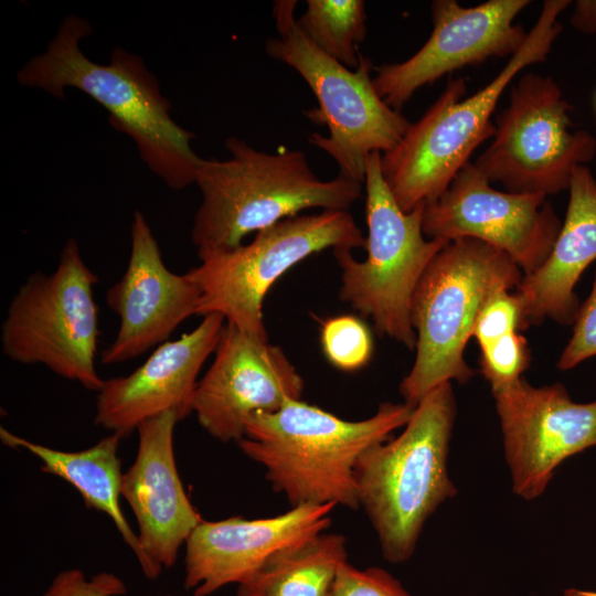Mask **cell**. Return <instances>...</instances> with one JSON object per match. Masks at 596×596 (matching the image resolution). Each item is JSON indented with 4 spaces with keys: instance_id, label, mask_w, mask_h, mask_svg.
<instances>
[{
    "instance_id": "cell-8",
    "label": "cell",
    "mask_w": 596,
    "mask_h": 596,
    "mask_svg": "<svg viewBox=\"0 0 596 596\" xmlns=\"http://www.w3.org/2000/svg\"><path fill=\"white\" fill-rule=\"evenodd\" d=\"M381 157L372 152L365 170L366 258L358 260L349 249L333 251L341 269L339 297L370 318L380 336L414 350L413 295L448 242L424 235L425 205L408 213L401 210L384 180Z\"/></svg>"
},
{
    "instance_id": "cell-12",
    "label": "cell",
    "mask_w": 596,
    "mask_h": 596,
    "mask_svg": "<svg viewBox=\"0 0 596 596\" xmlns=\"http://www.w3.org/2000/svg\"><path fill=\"white\" fill-rule=\"evenodd\" d=\"M543 194L502 192L472 162L425 204L423 232L447 242L470 237L508 254L523 275L547 258L562 222Z\"/></svg>"
},
{
    "instance_id": "cell-19",
    "label": "cell",
    "mask_w": 596,
    "mask_h": 596,
    "mask_svg": "<svg viewBox=\"0 0 596 596\" xmlns=\"http://www.w3.org/2000/svg\"><path fill=\"white\" fill-rule=\"evenodd\" d=\"M175 411L142 422L138 450L123 475L120 493L129 503L139 528L141 549L158 577L174 565L179 549L203 521L180 480L173 449Z\"/></svg>"
},
{
    "instance_id": "cell-29",
    "label": "cell",
    "mask_w": 596,
    "mask_h": 596,
    "mask_svg": "<svg viewBox=\"0 0 596 596\" xmlns=\"http://www.w3.org/2000/svg\"><path fill=\"white\" fill-rule=\"evenodd\" d=\"M127 587L121 578L99 572L89 578L77 568L58 573L41 596H123Z\"/></svg>"
},
{
    "instance_id": "cell-28",
    "label": "cell",
    "mask_w": 596,
    "mask_h": 596,
    "mask_svg": "<svg viewBox=\"0 0 596 596\" xmlns=\"http://www.w3.org/2000/svg\"><path fill=\"white\" fill-rule=\"evenodd\" d=\"M596 355V272L587 299L581 304L573 322L572 336L563 349L556 368L567 371Z\"/></svg>"
},
{
    "instance_id": "cell-32",
    "label": "cell",
    "mask_w": 596,
    "mask_h": 596,
    "mask_svg": "<svg viewBox=\"0 0 596 596\" xmlns=\"http://www.w3.org/2000/svg\"><path fill=\"white\" fill-rule=\"evenodd\" d=\"M164 596H168V595H164Z\"/></svg>"
},
{
    "instance_id": "cell-24",
    "label": "cell",
    "mask_w": 596,
    "mask_h": 596,
    "mask_svg": "<svg viewBox=\"0 0 596 596\" xmlns=\"http://www.w3.org/2000/svg\"><path fill=\"white\" fill-rule=\"evenodd\" d=\"M320 341L326 359L342 371L360 370L372 358V334L362 320L351 315L323 321Z\"/></svg>"
},
{
    "instance_id": "cell-23",
    "label": "cell",
    "mask_w": 596,
    "mask_h": 596,
    "mask_svg": "<svg viewBox=\"0 0 596 596\" xmlns=\"http://www.w3.org/2000/svg\"><path fill=\"white\" fill-rule=\"evenodd\" d=\"M297 24L328 56L351 70L359 66V45L368 32L364 1L308 0Z\"/></svg>"
},
{
    "instance_id": "cell-18",
    "label": "cell",
    "mask_w": 596,
    "mask_h": 596,
    "mask_svg": "<svg viewBox=\"0 0 596 596\" xmlns=\"http://www.w3.org/2000/svg\"><path fill=\"white\" fill-rule=\"evenodd\" d=\"M224 326L223 316L206 315L192 331L159 344L130 374L105 380L95 425L124 438L167 411H175L180 421L191 414L199 372L215 352Z\"/></svg>"
},
{
    "instance_id": "cell-30",
    "label": "cell",
    "mask_w": 596,
    "mask_h": 596,
    "mask_svg": "<svg viewBox=\"0 0 596 596\" xmlns=\"http://www.w3.org/2000/svg\"><path fill=\"white\" fill-rule=\"evenodd\" d=\"M571 24L579 32L596 33V0H577L571 15Z\"/></svg>"
},
{
    "instance_id": "cell-14",
    "label": "cell",
    "mask_w": 596,
    "mask_h": 596,
    "mask_svg": "<svg viewBox=\"0 0 596 596\" xmlns=\"http://www.w3.org/2000/svg\"><path fill=\"white\" fill-rule=\"evenodd\" d=\"M530 3L529 0H489L462 7L455 0L433 1L430 36L404 62L374 68L377 94L401 111L417 89L446 74L490 57H511L528 35L514 19Z\"/></svg>"
},
{
    "instance_id": "cell-13",
    "label": "cell",
    "mask_w": 596,
    "mask_h": 596,
    "mask_svg": "<svg viewBox=\"0 0 596 596\" xmlns=\"http://www.w3.org/2000/svg\"><path fill=\"white\" fill-rule=\"evenodd\" d=\"M491 392L519 497H540L563 460L596 446V400L575 403L562 383L535 387L523 376Z\"/></svg>"
},
{
    "instance_id": "cell-22",
    "label": "cell",
    "mask_w": 596,
    "mask_h": 596,
    "mask_svg": "<svg viewBox=\"0 0 596 596\" xmlns=\"http://www.w3.org/2000/svg\"><path fill=\"white\" fill-rule=\"evenodd\" d=\"M347 561L345 538L322 532L270 557L238 584L237 596H329Z\"/></svg>"
},
{
    "instance_id": "cell-20",
    "label": "cell",
    "mask_w": 596,
    "mask_h": 596,
    "mask_svg": "<svg viewBox=\"0 0 596 596\" xmlns=\"http://www.w3.org/2000/svg\"><path fill=\"white\" fill-rule=\"evenodd\" d=\"M568 193L565 220L551 253L514 289L522 309L521 330L545 319L573 324L581 306L576 284L596 262V179L586 166L574 170Z\"/></svg>"
},
{
    "instance_id": "cell-26",
    "label": "cell",
    "mask_w": 596,
    "mask_h": 596,
    "mask_svg": "<svg viewBox=\"0 0 596 596\" xmlns=\"http://www.w3.org/2000/svg\"><path fill=\"white\" fill-rule=\"evenodd\" d=\"M522 309L514 291L493 295L481 309L473 330L479 347H485L511 332L521 331Z\"/></svg>"
},
{
    "instance_id": "cell-31",
    "label": "cell",
    "mask_w": 596,
    "mask_h": 596,
    "mask_svg": "<svg viewBox=\"0 0 596 596\" xmlns=\"http://www.w3.org/2000/svg\"><path fill=\"white\" fill-rule=\"evenodd\" d=\"M564 596H596V592L570 588L564 592Z\"/></svg>"
},
{
    "instance_id": "cell-4",
    "label": "cell",
    "mask_w": 596,
    "mask_h": 596,
    "mask_svg": "<svg viewBox=\"0 0 596 596\" xmlns=\"http://www.w3.org/2000/svg\"><path fill=\"white\" fill-rule=\"evenodd\" d=\"M570 4V0L544 1L524 43L490 83L462 99L465 81H449L401 141L382 153V173L401 210L408 213L436 200L473 150L493 136L491 117L502 93L522 70L547 58L562 32L558 17Z\"/></svg>"
},
{
    "instance_id": "cell-27",
    "label": "cell",
    "mask_w": 596,
    "mask_h": 596,
    "mask_svg": "<svg viewBox=\"0 0 596 596\" xmlns=\"http://www.w3.org/2000/svg\"><path fill=\"white\" fill-rule=\"evenodd\" d=\"M329 596H411L401 583L381 567L356 568L344 562Z\"/></svg>"
},
{
    "instance_id": "cell-17",
    "label": "cell",
    "mask_w": 596,
    "mask_h": 596,
    "mask_svg": "<svg viewBox=\"0 0 596 596\" xmlns=\"http://www.w3.org/2000/svg\"><path fill=\"white\" fill-rule=\"evenodd\" d=\"M336 507L301 504L269 518L203 520L185 543V589L210 596L241 584L277 553L324 532Z\"/></svg>"
},
{
    "instance_id": "cell-10",
    "label": "cell",
    "mask_w": 596,
    "mask_h": 596,
    "mask_svg": "<svg viewBox=\"0 0 596 596\" xmlns=\"http://www.w3.org/2000/svg\"><path fill=\"white\" fill-rule=\"evenodd\" d=\"M348 211L326 210L285 219L248 244L211 253L188 272L201 289L196 316L219 313L237 329L268 339L263 305L274 283L307 257L331 248H365Z\"/></svg>"
},
{
    "instance_id": "cell-21",
    "label": "cell",
    "mask_w": 596,
    "mask_h": 596,
    "mask_svg": "<svg viewBox=\"0 0 596 596\" xmlns=\"http://www.w3.org/2000/svg\"><path fill=\"white\" fill-rule=\"evenodd\" d=\"M0 438L7 446L23 448L42 461L41 470L71 483L88 508L106 513L115 523L125 543L131 549L143 574L156 579L138 535L128 524L119 505L123 475L118 447L121 437L110 434L94 446L79 451H62L30 441L8 429L0 428Z\"/></svg>"
},
{
    "instance_id": "cell-9",
    "label": "cell",
    "mask_w": 596,
    "mask_h": 596,
    "mask_svg": "<svg viewBox=\"0 0 596 596\" xmlns=\"http://www.w3.org/2000/svg\"><path fill=\"white\" fill-rule=\"evenodd\" d=\"M97 281L76 240L68 238L55 270L34 272L9 304L1 326L3 353L18 363L43 364L98 393L105 380L95 366L100 334Z\"/></svg>"
},
{
    "instance_id": "cell-25",
    "label": "cell",
    "mask_w": 596,
    "mask_h": 596,
    "mask_svg": "<svg viewBox=\"0 0 596 596\" xmlns=\"http://www.w3.org/2000/svg\"><path fill=\"white\" fill-rule=\"evenodd\" d=\"M531 351L528 340L519 331L505 334L480 348L479 366L491 390L519 380L528 370Z\"/></svg>"
},
{
    "instance_id": "cell-2",
    "label": "cell",
    "mask_w": 596,
    "mask_h": 596,
    "mask_svg": "<svg viewBox=\"0 0 596 596\" xmlns=\"http://www.w3.org/2000/svg\"><path fill=\"white\" fill-rule=\"evenodd\" d=\"M414 406L384 402L369 418L347 421L301 400L272 413H255L241 450L265 468L273 489L301 504H340L356 510L355 466L370 447L409 421Z\"/></svg>"
},
{
    "instance_id": "cell-16",
    "label": "cell",
    "mask_w": 596,
    "mask_h": 596,
    "mask_svg": "<svg viewBox=\"0 0 596 596\" xmlns=\"http://www.w3.org/2000/svg\"><path fill=\"white\" fill-rule=\"evenodd\" d=\"M131 251L121 278L108 288L107 306L119 317L114 341L103 350V364L130 361L157 344L189 317L196 316L201 289L189 272L172 273L140 211L131 224Z\"/></svg>"
},
{
    "instance_id": "cell-1",
    "label": "cell",
    "mask_w": 596,
    "mask_h": 596,
    "mask_svg": "<svg viewBox=\"0 0 596 596\" xmlns=\"http://www.w3.org/2000/svg\"><path fill=\"white\" fill-rule=\"evenodd\" d=\"M91 33L85 19L66 17L47 49L18 72L19 83L56 98L64 97L66 87L82 91L108 111L110 125L134 140L145 163L170 188L195 183L202 161L191 148L195 136L173 120L155 75L120 47L108 64L89 60L79 41Z\"/></svg>"
},
{
    "instance_id": "cell-3",
    "label": "cell",
    "mask_w": 596,
    "mask_h": 596,
    "mask_svg": "<svg viewBox=\"0 0 596 596\" xmlns=\"http://www.w3.org/2000/svg\"><path fill=\"white\" fill-rule=\"evenodd\" d=\"M225 160L202 159L195 184L202 202L191 241L199 258L242 244L252 232L319 207L348 211L362 198V183L338 174L323 181L300 150L268 153L237 137H228Z\"/></svg>"
},
{
    "instance_id": "cell-5",
    "label": "cell",
    "mask_w": 596,
    "mask_h": 596,
    "mask_svg": "<svg viewBox=\"0 0 596 596\" xmlns=\"http://www.w3.org/2000/svg\"><path fill=\"white\" fill-rule=\"evenodd\" d=\"M456 416L451 382L429 392L395 438L365 450L355 466L359 507L372 523L385 560L407 561L426 520L457 490L447 456Z\"/></svg>"
},
{
    "instance_id": "cell-7",
    "label": "cell",
    "mask_w": 596,
    "mask_h": 596,
    "mask_svg": "<svg viewBox=\"0 0 596 596\" xmlns=\"http://www.w3.org/2000/svg\"><path fill=\"white\" fill-rule=\"evenodd\" d=\"M296 7V0L275 1L278 35L266 41L265 51L296 70L318 100V108L305 115L327 126L329 135L313 132L309 143L336 161L339 175L363 183L369 156L392 150L411 123L377 94L371 60L361 55L359 66L351 70L328 56L298 26Z\"/></svg>"
},
{
    "instance_id": "cell-11",
    "label": "cell",
    "mask_w": 596,
    "mask_h": 596,
    "mask_svg": "<svg viewBox=\"0 0 596 596\" xmlns=\"http://www.w3.org/2000/svg\"><path fill=\"white\" fill-rule=\"evenodd\" d=\"M571 111L551 76L525 73L512 86L493 140L475 166L508 192L547 196L568 190L574 170L596 155V138L572 130Z\"/></svg>"
},
{
    "instance_id": "cell-15",
    "label": "cell",
    "mask_w": 596,
    "mask_h": 596,
    "mask_svg": "<svg viewBox=\"0 0 596 596\" xmlns=\"http://www.w3.org/2000/svg\"><path fill=\"white\" fill-rule=\"evenodd\" d=\"M305 382L281 348L225 322L191 409L201 427L222 441H241L255 413L301 400Z\"/></svg>"
},
{
    "instance_id": "cell-6",
    "label": "cell",
    "mask_w": 596,
    "mask_h": 596,
    "mask_svg": "<svg viewBox=\"0 0 596 596\" xmlns=\"http://www.w3.org/2000/svg\"><path fill=\"white\" fill-rule=\"evenodd\" d=\"M522 270L504 252L476 238L448 242L423 274L412 299L416 355L400 384L404 402L416 406L445 382L467 383L475 371L465 349L476 320L497 292L514 290Z\"/></svg>"
}]
</instances>
